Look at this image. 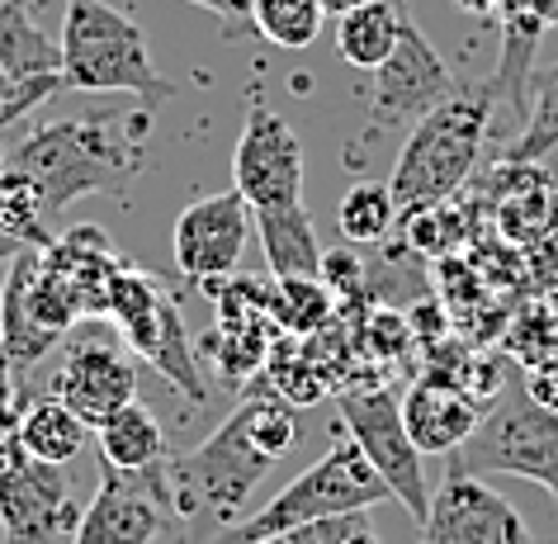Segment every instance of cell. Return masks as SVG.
Masks as SVG:
<instances>
[{
    "mask_svg": "<svg viewBox=\"0 0 558 544\" xmlns=\"http://www.w3.org/2000/svg\"><path fill=\"white\" fill-rule=\"evenodd\" d=\"M171 521V459L157 469H114L100 459V487L81 507L72 544H157Z\"/></svg>",
    "mask_w": 558,
    "mask_h": 544,
    "instance_id": "9c48e42d",
    "label": "cell"
},
{
    "mask_svg": "<svg viewBox=\"0 0 558 544\" xmlns=\"http://www.w3.org/2000/svg\"><path fill=\"white\" fill-rule=\"evenodd\" d=\"M251 544H294L289 535H270V540H251Z\"/></svg>",
    "mask_w": 558,
    "mask_h": 544,
    "instance_id": "e575fe53",
    "label": "cell"
},
{
    "mask_svg": "<svg viewBox=\"0 0 558 544\" xmlns=\"http://www.w3.org/2000/svg\"><path fill=\"white\" fill-rule=\"evenodd\" d=\"M422 544H535V535L493 483H483L478 473L450 469L430 493Z\"/></svg>",
    "mask_w": 558,
    "mask_h": 544,
    "instance_id": "4fadbf2b",
    "label": "cell"
},
{
    "mask_svg": "<svg viewBox=\"0 0 558 544\" xmlns=\"http://www.w3.org/2000/svg\"><path fill=\"white\" fill-rule=\"evenodd\" d=\"M81 507L62 464L15 455L0 469V535L5 544H72Z\"/></svg>",
    "mask_w": 558,
    "mask_h": 544,
    "instance_id": "8fae6325",
    "label": "cell"
},
{
    "mask_svg": "<svg viewBox=\"0 0 558 544\" xmlns=\"http://www.w3.org/2000/svg\"><path fill=\"white\" fill-rule=\"evenodd\" d=\"M20 450L29 459H44V464H72V459L86 450L90 426L66 408L62 398H24L20 402V422H15Z\"/></svg>",
    "mask_w": 558,
    "mask_h": 544,
    "instance_id": "ffe728a7",
    "label": "cell"
},
{
    "mask_svg": "<svg viewBox=\"0 0 558 544\" xmlns=\"http://www.w3.org/2000/svg\"><path fill=\"white\" fill-rule=\"evenodd\" d=\"M147 133L151 109H119V114H90V119H58L34 129L10 152V166L24 171L38 190L48 222L62 218L66 204L86 194H119L147 161Z\"/></svg>",
    "mask_w": 558,
    "mask_h": 544,
    "instance_id": "7a4b0ae2",
    "label": "cell"
},
{
    "mask_svg": "<svg viewBox=\"0 0 558 544\" xmlns=\"http://www.w3.org/2000/svg\"><path fill=\"white\" fill-rule=\"evenodd\" d=\"M199 10H214L222 20H251V0H190Z\"/></svg>",
    "mask_w": 558,
    "mask_h": 544,
    "instance_id": "4dcf8cb0",
    "label": "cell"
},
{
    "mask_svg": "<svg viewBox=\"0 0 558 544\" xmlns=\"http://www.w3.org/2000/svg\"><path fill=\"white\" fill-rule=\"evenodd\" d=\"M360 544H379V535H365V540H360Z\"/></svg>",
    "mask_w": 558,
    "mask_h": 544,
    "instance_id": "8d00e7d4",
    "label": "cell"
},
{
    "mask_svg": "<svg viewBox=\"0 0 558 544\" xmlns=\"http://www.w3.org/2000/svg\"><path fill=\"white\" fill-rule=\"evenodd\" d=\"M501 48H497V76L493 90L507 95V105H515V114H530V76H535V48L544 38V24L535 15H525L521 5H501Z\"/></svg>",
    "mask_w": 558,
    "mask_h": 544,
    "instance_id": "7402d4cb",
    "label": "cell"
},
{
    "mask_svg": "<svg viewBox=\"0 0 558 544\" xmlns=\"http://www.w3.org/2000/svg\"><path fill=\"white\" fill-rule=\"evenodd\" d=\"M398 200L393 190L379 185V180H355L351 190L341 194V208H337V232L355 246H379L398 222Z\"/></svg>",
    "mask_w": 558,
    "mask_h": 544,
    "instance_id": "cb8c5ba5",
    "label": "cell"
},
{
    "mask_svg": "<svg viewBox=\"0 0 558 544\" xmlns=\"http://www.w3.org/2000/svg\"><path fill=\"white\" fill-rule=\"evenodd\" d=\"M408 0H365V5L337 15V52L345 67L360 72H379L393 58L402 24H408Z\"/></svg>",
    "mask_w": 558,
    "mask_h": 544,
    "instance_id": "d6986e66",
    "label": "cell"
},
{
    "mask_svg": "<svg viewBox=\"0 0 558 544\" xmlns=\"http://www.w3.org/2000/svg\"><path fill=\"white\" fill-rule=\"evenodd\" d=\"M388 483L374 473L365 450L341 436L327 445V455L313 469H303L294 483H284L279 493L265 501L260 511L242 516L232 530H222L214 544H251V540H270V535H294V530L327 521V516H345V511H369L388 501Z\"/></svg>",
    "mask_w": 558,
    "mask_h": 544,
    "instance_id": "5b68a950",
    "label": "cell"
},
{
    "mask_svg": "<svg viewBox=\"0 0 558 544\" xmlns=\"http://www.w3.org/2000/svg\"><path fill=\"white\" fill-rule=\"evenodd\" d=\"M270 313L284 331L308 337V331H323L337 317V294L327 289L323 275H313V280H275Z\"/></svg>",
    "mask_w": 558,
    "mask_h": 544,
    "instance_id": "484cf974",
    "label": "cell"
},
{
    "mask_svg": "<svg viewBox=\"0 0 558 544\" xmlns=\"http://www.w3.org/2000/svg\"><path fill=\"white\" fill-rule=\"evenodd\" d=\"M450 469L478 473V479L487 473L530 479L558 501V412L530 388L507 384L493 412H483L478 431L454 450Z\"/></svg>",
    "mask_w": 558,
    "mask_h": 544,
    "instance_id": "52a82bcc",
    "label": "cell"
},
{
    "mask_svg": "<svg viewBox=\"0 0 558 544\" xmlns=\"http://www.w3.org/2000/svg\"><path fill=\"white\" fill-rule=\"evenodd\" d=\"M105 317L119 327L123 346H129L137 360H147L166 384H175L194 408L208 398V384L199 374V360H194L190 331L180 323V303L161 275L137 270V265L123 261L114 285H109V313Z\"/></svg>",
    "mask_w": 558,
    "mask_h": 544,
    "instance_id": "8992f818",
    "label": "cell"
},
{
    "mask_svg": "<svg viewBox=\"0 0 558 544\" xmlns=\"http://www.w3.org/2000/svg\"><path fill=\"white\" fill-rule=\"evenodd\" d=\"M52 398H62L95 431L137 398L133 355L105 331H76V341L62 355V370L52 374Z\"/></svg>",
    "mask_w": 558,
    "mask_h": 544,
    "instance_id": "5bb4252c",
    "label": "cell"
},
{
    "mask_svg": "<svg viewBox=\"0 0 558 544\" xmlns=\"http://www.w3.org/2000/svg\"><path fill=\"white\" fill-rule=\"evenodd\" d=\"M464 15H478V20H497L501 5H511V0H454Z\"/></svg>",
    "mask_w": 558,
    "mask_h": 544,
    "instance_id": "d6a6232c",
    "label": "cell"
},
{
    "mask_svg": "<svg viewBox=\"0 0 558 544\" xmlns=\"http://www.w3.org/2000/svg\"><path fill=\"white\" fill-rule=\"evenodd\" d=\"M365 535H374L369 511H345V516H327V521H313L294 530V544H360Z\"/></svg>",
    "mask_w": 558,
    "mask_h": 544,
    "instance_id": "83f0119b",
    "label": "cell"
},
{
    "mask_svg": "<svg viewBox=\"0 0 558 544\" xmlns=\"http://www.w3.org/2000/svg\"><path fill=\"white\" fill-rule=\"evenodd\" d=\"M337 408H341L345 436L365 450V459L388 483L393 501H402V511L422 525L430 493H426V473H422V450H416L412 431L402 422V398L388 394V388H351V394H341Z\"/></svg>",
    "mask_w": 558,
    "mask_h": 544,
    "instance_id": "ba28073f",
    "label": "cell"
},
{
    "mask_svg": "<svg viewBox=\"0 0 558 544\" xmlns=\"http://www.w3.org/2000/svg\"><path fill=\"white\" fill-rule=\"evenodd\" d=\"M58 90H62V76H15L5 62H0V129L24 119L29 109H38Z\"/></svg>",
    "mask_w": 558,
    "mask_h": 544,
    "instance_id": "4316f807",
    "label": "cell"
},
{
    "mask_svg": "<svg viewBox=\"0 0 558 544\" xmlns=\"http://www.w3.org/2000/svg\"><path fill=\"white\" fill-rule=\"evenodd\" d=\"M58 52L66 90L133 95L147 109L175 95V86L151 62V48L137 29V20L114 10L109 0H66Z\"/></svg>",
    "mask_w": 558,
    "mask_h": 544,
    "instance_id": "277c9868",
    "label": "cell"
},
{
    "mask_svg": "<svg viewBox=\"0 0 558 544\" xmlns=\"http://www.w3.org/2000/svg\"><path fill=\"white\" fill-rule=\"evenodd\" d=\"M251 24L275 48H308L327 24L323 0H251Z\"/></svg>",
    "mask_w": 558,
    "mask_h": 544,
    "instance_id": "d4e9b609",
    "label": "cell"
},
{
    "mask_svg": "<svg viewBox=\"0 0 558 544\" xmlns=\"http://www.w3.org/2000/svg\"><path fill=\"white\" fill-rule=\"evenodd\" d=\"M323 280L331 294H360V280H365V270H360V261L351 251H327L323 256Z\"/></svg>",
    "mask_w": 558,
    "mask_h": 544,
    "instance_id": "f1b7e54d",
    "label": "cell"
},
{
    "mask_svg": "<svg viewBox=\"0 0 558 544\" xmlns=\"http://www.w3.org/2000/svg\"><path fill=\"white\" fill-rule=\"evenodd\" d=\"M450 95H459L454 72L445 67L436 44L426 38V29L416 20L402 24V38L379 72H374L369 90V123L374 129H402V123L426 119L436 105H445Z\"/></svg>",
    "mask_w": 558,
    "mask_h": 544,
    "instance_id": "7c38bea8",
    "label": "cell"
},
{
    "mask_svg": "<svg viewBox=\"0 0 558 544\" xmlns=\"http://www.w3.org/2000/svg\"><path fill=\"white\" fill-rule=\"evenodd\" d=\"M402 422H408L422 455H454L459 445L478 431L483 412H478V398H473L464 384L445 379V374H430V379L408 388V398H402Z\"/></svg>",
    "mask_w": 558,
    "mask_h": 544,
    "instance_id": "2e32d148",
    "label": "cell"
},
{
    "mask_svg": "<svg viewBox=\"0 0 558 544\" xmlns=\"http://www.w3.org/2000/svg\"><path fill=\"white\" fill-rule=\"evenodd\" d=\"M323 5H327V15H345V10L365 5V0H323Z\"/></svg>",
    "mask_w": 558,
    "mask_h": 544,
    "instance_id": "836d02e7",
    "label": "cell"
},
{
    "mask_svg": "<svg viewBox=\"0 0 558 544\" xmlns=\"http://www.w3.org/2000/svg\"><path fill=\"white\" fill-rule=\"evenodd\" d=\"M95 445H100L105 464H114V469H157V464L171 459L157 412L143 408L137 398L129 402V408H119L109 422L95 426Z\"/></svg>",
    "mask_w": 558,
    "mask_h": 544,
    "instance_id": "44dd1931",
    "label": "cell"
},
{
    "mask_svg": "<svg viewBox=\"0 0 558 544\" xmlns=\"http://www.w3.org/2000/svg\"><path fill=\"white\" fill-rule=\"evenodd\" d=\"M0 166H5V157H0Z\"/></svg>",
    "mask_w": 558,
    "mask_h": 544,
    "instance_id": "74e56055",
    "label": "cell"
},
{
    "mask_svg": "<svg viewBox=\"0 0 558 544\" xmlns=\"http://www.w3.org/2000/svg\"><path fill=\"white\" fill-rule=\"evenodd\" d=\"M232 190L251 204V214L303 204V137L260 100H251L236 133Z\"/></svg>",
    "mask_w": 558,
    "mask_h": 544,
    "instance_id": "30bf717a",
    "label": "cell"
},
{
    "mask_svg": "<svg viewBox=\"0 0 558 544\" xmlns=\"http://www.w3.org/2000/svg\"><path fill=\"white\" fill-rule=\"evenodd\" d=\"M299 440L294 408L275 398L242 402L204 445L171 459V521L175 535L214 544L242 521L246 497Z\"/></svg>",
    "mask_w": 558,
    "mask_h": 544,
    "instance_id": "6da1fadb",
    "label": "cell"
},
{
    "mask_svg": "<svg viewBox=\"0 0 558 544\" xmlns=\"http://www.w3.org/2000/svg\"><path fill=\"white\" fill-rule=\"evenodd\" d=\"M24 251H29V246H24ZM24 251L10 261L5 285H0V355H5L10 370H15L20 394H24V374H29L38 360H44L52 346L62 341L52 327L38 323V313L29 303V270H24Z\"/></svg>",
    "mask_w": 558,
    "mask_h": 544,
    "instance_id": "e0dca14e",
    "label": "cell"
},
{
    "mask_svg": "<svg viewBox=\"0 0 558 544\" xmlns=\"http://www.w3.org/2000/svg\"><path fill=\"white\" fill-rule=\"evenodd\" d=\"M493 86L459 90L412 123L408 143L393 161V176H388L402 218H422L469 185L487 143V123H493Z\"/></svg>",
    "mask_w": 558,
    "mask_h": 544,
    "instance_id": "3957f363",
    "label": "cell"
},
{
    "mask_svg": "<svg viewBox=\"0 0 558 544\" xmlns=\"http://www.w3.org/2000/svg\"><path fill=\"white\" fill-rule=\"evenodd\" d=\"M549 152H558V62L535 67V76H530V114L521 137L507 147V161L535 166Z\"/></svg>",
    "mask_w": 558,
    "mask_h": 544,
    "instance_id": "603a6c76",
    "label": "cell"
},
{
    "mask_svg": "<svg viewBox=\"0 0 558 544\" xmlns=\"http://www.w3.org/2000/svg\"><path fill=\"white\" fill-rule=\"evenodd\" d=\"M20 379H15V370H10V360L5 355H0V416H5V412H15L20 408Z\"/></svg>",
    "mask_w": 558,
    "mask_h": 544,
    "instance_id": "f546056e",
    "label": "cell"
},
{
    "mask_svg": "<svg viewBox=\"0 0 558 544\" xmlns=\"http://www.w3.org/2000/svg\"><path fill=\"white\" fill-rule=\"evenodd\" d=\"M511 5H521L525 15H535L544 29H558V0H511Z\"/></svg>",
    "mask_w": 558,
    "mask_h": 544,
    "instance_id": "1f68e13d",
    "label": "cell"
},
{
    "mask_svg": "<svg viewBox=\"0 0 558 544\" xmlns=\"http://www.w3.org/2000/svg\"><path fill=\"white\" fill-rule=\"evenodd\" d=\"M251 237V204L236 190L204 194L180 208L175 218V265L194 285L218 289L228 275L242 265Z\"/></svg>",
    "mask_w": 558,
    "mask_h": 544,
    "instance_id": "9a60e30c",
    "label": "cell"
},
{
    "mask_svg": "<svg viewBox=\"0 0 558 544\" xmlns=\"http://www.w3.org/2000/svg\"><path fill=\"white\" fill-rule=\"evenodd\" d=\"M175 544H199V540H190V535H175Z\"/></svg>",
    "mask_w": 558,
    "mask_h": 544,
    "instance_id": "d590c367",
    "label": "cell"
},
{
    "mask_svg": "<svg viewBox=\"0 0 558 544\" xmlns=\"http://www.w3.org/2000/svg\"><path fill=\"white\" fill-rule=\"evenodd\" d=\"M265 246V265H270L275 280H313L323 275V242H317V228L303 204L289 208H265V214H251Z\"/></svg>",
    "mask_w": 558,
    "mask_h": 544,
    "instance_id": "ac0fdd59",
    "label": "cell"
}]
</instances>
